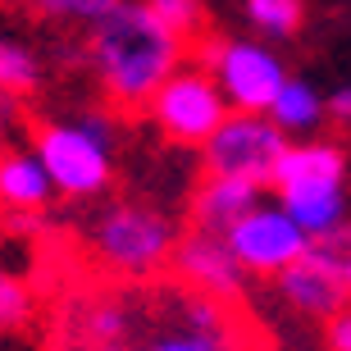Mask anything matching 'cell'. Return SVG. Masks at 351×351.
<instances>
[{"label": "cell", "instance_id": "52a82bcc", "mask_svg": "<svg viewBox=\"0 0 351 351\" xmlns=\"http://www.w3.org/2000/svg\"><path fill=\"white\" fill-rule=\"evenodd\" d=\"M223 237H228V247L237 251V261L247 265V274H261V278L283 274L292 261H301V256L311 251V233L287 215L283 201L251 206Z\"/></svg>", "mask_w": 351, "mask_h": 351}, {"label": "cell", "instance_id": "5bb4252c", "mask_svg": "<svg viewBox=\"0 0 351 351\" xmlns=\"http://www.w3.org/2000/svg\"><path fill=\"white\" fill-rule=\"evenodd\" d=\"M60 192L51 169L41 165L37 151H5L0 156V206L32 215V210L51 206V196Z\"/></svg>", "mask_w": 351, "mask_h": 351}, {"label": "cell", "instance_id": "d6986e66", "mask_svg": "<svg viewBox=\"0 0 351 351\" xmlns=\"http://www.w3.org/2000/svg\"><path fill=\"white\" fill-rule=\"evenodd\" d=\"M146 5L187 41L201 37V27H206V0H146Z\"/></svg>", "mask_w": 351, "mask_h": 351}, {"label": "cell", "instance_id": "7a4b0ae2", "mask_svg": "<svg viewBox=\"0 0 351 351\" xmlns=\"http://www.w3.org/2000/svg\"><path fill=\"white\" fill-rule=\"evenodd\" d=\"M32 151L64 196H101L114 178V123L105 114L51 119L37 128Z\"/></svg>", "mask_w": 351, "mask_h": 351}, {"label": "cell", "instance_id": "ffe728a7", "mask_svg": "<svg viewBox=\"0 0 351 351\" xmlns=\"http://www.w3.org/2000/svg\"><path fill=\"white\" fill-rule=\"evenodd\" d=\"M46 19H55V23H96V19H105V14L114 10L119 0H32Z\"/></svg>", "mask_w": 351, "mask_h": 351}, {"label": "cell", "instance_id": "44dd1931", "mask_svg": "<svg viewBox=\"0 0 351 351\" xmlns=\"http://www.w3.org/2000/svg\"><path fill=\"white\" fill-rule=\"evenodd\" d=\"M27 311H32L27 283L0 269V333H5V328H19V324L27 319Z\"/></svg>", "mask_w": 351, "mask_h": 351}, {"label": "cell", "instance_id": "9c48e42d", "mask_svg": "<svg viewBox=\"0 0 351 351\" xmlns=\"http://www.w3.org/2000/svg\"><path fill=\"white\" fill-rule=\"evenodd\" d=\"M173 269H178V278L187 287L210 292V297H223V301H237L242 297V283H247V265L237 261L228 237L210 233V228H192L187 237H178Z\"/></svg>", "mask_w": 351, "mask_h": 351}, {"label": "cell", "instance_id": "6da1fadb", "mask_svg": "<svg viewBox=\"0 0 351 351\" xmlns=\"http://www.w3.org/2000/svg\"><path fill=\"white\" fill-rule=\"evenodd\" d=\"M187 37H178L146 0H119L91 23L87 55L105 96L119 110H137L160 91V82L182 64Z\"/></svg>", "mask_w": 351, "mask_h": 351}, {"label": "cell", "instance_id": "7402d4cb", "mask_svg": "<svg viewBox=\"0 0 351 351\" xmlns=\"http://www.w3.org/2000/svg\"><path fill=\"white\" fill-rule=\"evenodd\" d=\"M324 342H328L333 351H351V301L324 324Z\"/></svg>", "mask_w": 351, "mask_h": 351}, {"label": "cell", "instance_id": "4fadbf2b", "mask_svg": "<svg viewBox=\"0 0 351 351\" xmlns=\"http://www.w3.org/2000/svg\"><path fill=\"white\" fill-rule=\"evenodd\" d=\"M278 201L287 206V215L306 228L311 237L328 233L347 223V178H324V182H297V187H278Z\"/></svg>", "mask_w": 351, "mask_h": 351}, {"label": "cell", "instance_id": "cb8c5ba5", "mask_svg": "<svg viewBox=\"0 0 351 351\" xmlns=\"http://www.w3.org/2000/svg\"><path fill=\"white\" fill-rule=\"evenodd\" d=\"M342 287H347V301H351V256H347V265H342Z\"/></svg>", "mask_w": 351, "mask_h": 351}, {"label": "cell", "instance_id": "ba28073f", "mask_svg": "<svg viewBox=\"0 0 351 351\" xmlns=\"http://www.w3.org/2000/svg\"><path fill=\"white\" fill-rule=\"evenodd\" d=\"M210 73L219 78L223 96L233 110H269L278 87L287 82L283 60L265 46V41H215L206 55Z\"/></svg>", "mask_w": 351, "mask_h": 351}, {"label": "cell", "instance_id": "8992f818", "mask_svg": "<svg viewBox=\"0 0 351 351\" xmlns=\"http://www.w3.org/2000/svg\"><path fill=\"white\" fill-rule=\"evenodd\" d=\"M287 151V132L269 119V110H228L223 123L201 146L206 173H237L251 182H274V169Z\"/></svg>", "mask_w": 351, "mask_h": 351}, {"label": "cell", "instance_id": "7c38bea8", "mask_svg": "<svg viewBox=\"0 0 351 351\" xmlns=\"http://www.w3.org/2000/svg\"><path fill=\"white\" fill-rule=\"evenodd\" d=\"M73 328H82L78 342L87 347H132L146 338V306H132L128 297H91Z\"/></svg>", "mask_w": 351, "mask_h": 351}, {"label": "cell", "instance_id": "8fae6325", "mask_svg": "<svg viewBox=\"0 0 351 351\" xmlns=\"http://www.w3.org/2000/svg\"><path fill=\"white\" fill-rule=\"evenodd\" d=\"M261 201H265V182L237 178V173H206V182L192 196V223L210 228V233H228Z\"/></svg>", "mask_w": 351, "mask_h": 351}, {"label": "cell", "instance_id": "603a6c76", "mask_svg": "<svg viewBox=\"0 0 351 351\" xmlns=\"http://www.w3.org/2000/svg\"><path fill=\"white\" fill-rule=\"evenodd\" d=\"M328 119L351 123V82H347V87H333V91H328Z\"/></svg>", "mask_w": 351, "mask_h": 351}, {"label": "cell", "instance_id": "277c9868", "mask_svg": "<svg viewBox=\"0 0 351 351\" xmlns=\"http://www.w3.org/2000/svg\"><path fill=\"white\" fill-rule=\"evenodd\" d=\"M91 256L114 274H128V278H146L156 274L160 265L173 261V247H178V228H173L169 215H160L156 206H137V201H123V206H110L96 215L91 223Z\"/></svg>", "mask_w": 351, "mask_h": 351}, {"label": "cell", "instance_id": "3957f363", "mask_svg": "<svg viewBox=\"0 0 351 351\" xmlns=\"http://www.w3.org/2000/svg\"><path fill=\"white\" fill-rule=\"evenodd\" d=\"M142 347L156 351H223L242 347L237 319L223 297L196 292V287H160L146 301V338Z\"/></svg>", "mask_w": 351, "mask_h": 351}, {"label": "cell", "instance_id": "5b68a950", "mask_svg": "<svg viewBox=\"0 0 351 351\" xmlns=\"http://www.w3.org/2000/svg\"><path fill=\"white\" fill-rule=\"evenodd\" d=\"M146 110H151L156 128L173 146H196L201 151L233 105L223 96L219 78L210 73V64H178L169 78L160 82L156 96L146 101Z\"/></svg>", "mask_w": 351, "mask_h": 351}, {"label": "cell", "instance_id": "30bf717a", "mask_svg": "<svg viewBox=\"0 0 351 351\" xmlns=\"http://www.w3.org/2000/svg\"><path fill=\"white\" fill-rule=\"evenodd\" d=\"M274 283H278V301H283L297 319H306V324H328V319L347 306L342 274L319 265L311 251H306L301 261H292L283 274H274Z\"/></svg>", "mask_w": 351, "mask_h": 351}, {"label": "cell", "instance_id": "9a60e30c", "mask_svg": "<svg viewBox=\"0 0 351 351\" xmlns=\"http://www.w3.org/2000/svg\"><path fill=\"white\" fill-rule=\"evenodd\" d=\"M324 178H347V156L333 142H287L278 169H274V192L278 187H297V182H324Z\"/></svg>", "mask_w": 351, "mask_h": 351}, {"label": "cell", "instance_id": "e0dca14e", "mask_svg": "<svg viewBox=\"0 0 351 351\" xmlns=\"http://www.w3.org/2000/svg\"><path fill=\"white\" fill-rule=\"evenodd\" d=\"M306 19V0H247V23L265 37H292Z\"/></svg>", "mask_w": 351, "mask_h": 351}, {"label": "cell", "instance_id": "2e32d148", "mask_svg": "<svg viewBox=\"0 0 351 351\" xmlns=\"http://www.w3.org/2000/svg\"><path fill=\"white\" fill-rule=\"evenodd\" d=\"M269 119L287 137H306V132H315L328 119V96H319L306 78H292V73H287V82L269 101Z\"/></svg>", "mask_w": 351, "mask_h": 351}, {"label": "cell", "instance_id": "d4e9b609", "mask_svg": "<svg viewBox=\"0 0 351 351\" xmlns=\"http://www.w3.org/2000/svg\"><path fill=\"white\" fill-rule=\"evenodd\" d=\"M0 156H5V137H0Z\"/></svg>", "mask_w": 351, "mask_h": 351}, {"label": "cell", "instance_id": "ac0fdd59", "mask_svg": "<svg viewBox=\"0 0 351 351\" xmlns=\"http://www.w3.org/2000/svg\"><path fill=\"white\" fill-rule=\"evenodd\" d=\"M37 78H41L37 55L19 41L0 37V96H23V91L37 87Z\"/></svg>", "mask_w": 351, "mask_h": 351}]
</instances>
